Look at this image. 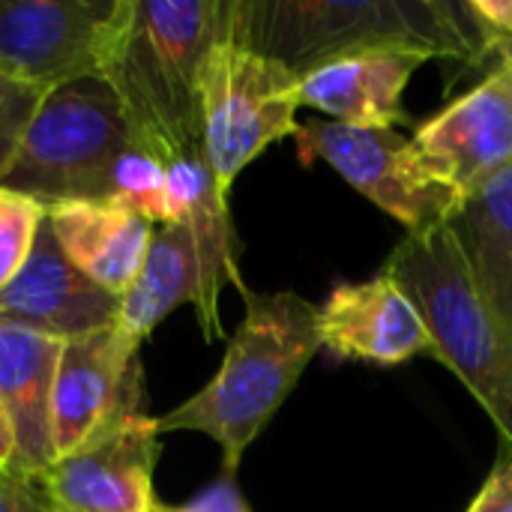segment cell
I'll list each match as a JSON object with an SVG mask.
<instances>
[{
    "label": "cell",
    "mask_w": 512,
    "mask_h": 512,
    "mask_svg": "<svg viewBox=\"0 0 512 512\" xmlns=\"http://www.w3.org/2000/svg\"><path fill=\"white\" fill-rule=\"evenodd\" d=\"M228 36L297 78L366 51L486 60L462 3L447 0H228Z\"/></svg>",
    "instance_id": "obj_1"
},
{
    "label": "cell",
    "mask_w": 512,
    "mask_h": 512,
    "mask_svg": "<svg viewBox=\"0 0 512 512\" xmlns=\"http://www.w3.org/2000/svg\"><path fill=\"white\" fill-rule=\"evenodd\" d=\"M42 93L0 75V180L6 177Z\"/></svg>",
    "instance_id": "obj_21"
},
{
    "label": "cell",
    "mask_w": 512,
    "mask_h": 512,
    "mask_svg": "<svg viewBox=\"0 0 512 512\" xmlns=\"http://www.w3.org/2000/svg\"><path fill=\"white\" fill-rule=\"evenodd\" d=\"M411 144L429 177L462 201L512 165L510 54H501L480 84L420 123Z\"/></svg>",
    "instance_id": "obj_10"
},
{
    "label": "cell",
    "mask_w": 512,
    "mask_h": 512,
    "mask_svg": "<svg viewBox=\"0 0 512 512\" xmlns=\"http://www.w3.org/2000/svg\"><path fill=\"white\" fill-rule=\"evenodd\" d=\"M42 219L39 201L0 186V291L21 273Z\"/></svg>",
    "instance_id": "obj_20"
},
{
    "label": "cell",
    "mask_w": 512,
    "mask_h": 512,
    "mask_svg": "<svg viewBox=\"0 0 512 512\" xmlns=\"http://www.w3.org/2000/svg\"><path fill=\"white\" fill-rule=\"evenodd\" d=\"M423 63L429 57L420 51H366L324 63L300 78V105L348 126H411L402 96Z\"/></svg>",
    "instance_id": "obj_16"
},
{
    "label": "cell",
    "mask_w": 512,
    "mask_h": 512,
    "mask_svg": "<svg viewBox=\"0 0 512 512\" xmlns=\"http://www.w3.org/2000/svg\"><path fill=\"white\" fill-rule=\"evenodd\" d=\"M0 471H3V474L18 477V465H15V441H12V429H9V420H6V411H3V402H0ZM18 480H21V477H18Z\"/></svg>",
    "instance_id": "obj_26"
},
{
    "label": "cell",
    "mask_w": 512,
    "mask_h": 512,
    "mask_svg": "<svg viewBox=\"0 0 512 512\" xmlns=\"http://www.w3.org/2000/svg\"><path fill=\"white\" fill-rule=\"evenodd\" d=\"M300 162H327L354 192L405 225V234L444 228L462 198L429 177L411 138L399 129H366L306 120L297 135Z\"/></svg>",
    "instance_id": "obj_9"
},
{
    "label": "cell",
    "mask_w": 512,
    "mask_h": 512,
    "mask_svg": "<svg viewBox=\"0 0 512 512\" xmlns=\"http://www.w3.org/2000/svg\"><path fill=\"white\" fill-rule=\"evenodd\" d=\"M63 342L0 321V402L15 441L18 477L36 483L57 462L54 378Z\"/></svg>",
    "instance_id": "obj_15"
},
{
    "label": "cell",
    "mask_w": 512,
    "mask_h": 512,
    "mask_svg": "<svg viewBox=\"0 0 512 512\" xmlns=\"http://www.w3.org/2000/svg\"><path fill=\"white\" fill-rule=\"evenodd\" d=\"M198 90L204 153L222 195H228L258 153L297 135L300 78L225 33L204 57Z\"/></svg>",
    "instance_id": "obj_6"
},
{
    "label": "cell",
    "mask_w": 512,
    "mask_h": 512,
    "mask_svg": "<svg viewBox=\"0 0 512 512\" xmlns=\"http://www.w3.org/2000/svg\"><path fill=\"white\" fill-rule=\"evenodd\" d=\"M465 512H512V453L498 450V459Z\"/></svg>",
    "instance_id": "obj_24"
},
{
    "label": "cell",
    "mask_w": 512,
    "mask_h": 512,
    "mask_svg": "<svg viewBox=\"0 0 512 512\" xmlns=\"http://www.w3.org/2000/svg\"><path fill=\"white\" fill-rule=\"evenodd\" d=\"M0 512H54L39 489L27 480L0 471Z\"/></svg>",
    "instance_id": "obj_25"
},
{
    "label": "cell",
    "mask_w": 512,
    "mask_h": 512,
    "mask_svg": "<svg viewBox=\"0 0 512 512\" xmlns=\"http://www.w3.org/2000/svg\"><path fill=\"white\" fill-rule=\"evenodd\" d=\"M384 270L408 291L429 324L441 348V366L489 414L498 450L512 453V339L483 303L450 228L405 234Z\"/></svg>",
    "instance_id": "obj_4"
},
{
    "label": "cell",
    "mask_w": 512,
    "mask_h": 512,
    "mask_svg": "<svg viewBox=\"0 0 512 512\" xmlns=\"http://www.w3.org/2000/svg\"><path fill=\"white\" fill-rule=\"evenodd\" d=\"M135 0H0V75L48 93L108 78Z\"/></svg>",
    "instance_id": "obj_8"
},
{
    "label": "cell",
    "mask_w": 512,
    "mask_h": 512,
    "mask_svg": "<svg viewBox=\"0 0 512 512\" xmlns=\"http://www.w3.org/2000/svg\"><path fill=\"white\" fill-rule=\"evenodd\" d=\"M63 255L99 288L123 297L150 252L153 222L111 201H66L45 210Z\"/></svg>",
    "instance_id": "obj_17"
},
{
    "label": "cell",
    "mask_w": 512,
    "mask_h": 512,
    "mask_svg": "<svg viewBox=\"0 0 512 512\" xmlns=\"http://www.w3.org/2000/svg\"><path fill=\"white\" fill-rule=\"evenodd\" d=\"M465 15L483 39V54L492 63L501 54L512 57V0H462Z\"/></svg>",
    "instance_id": "obj_22"
},
{
    "label": "cell",
    "mask_w": 512,
    "mask_h": 512,
    "mask_svg": "<svg viewBox=\"0 0 512 512\" xmlns=\"http://www.w3.org/2000/svg\"><path fill=\"white\" fill-rule=\"evenodd\" d=\"M117 207H126L138 216H144L147 222H159L168 225V177H165V165L150 156L147 150H138L135 144H129L117 162L111 165L108 174V189L105 198Z\"/></svg>",
    "instance_id": "obj_19"
},
{
    "label": "cell",
    "mask_w": 512,
    "mask_h": 512,
    "mask_svg": "<svg viewBox=\"0 0 512 512\" xmlns=\"http://www.w3.org/2000/svg\"><path fill=\"white\" fill-rule=\"evenodd\" d=\"M228 33V0H135L129 33L108 72L132 144L162 165L204 153L201 66Z\"/></svg>",
    "instance_id": "obj_3"
},
{
    "label": "cell",
    "mask_w": 512,
    "mask_h": 512,
    "mask_svg": "<svg viewBox=\"0 0 512 512\" xmlns=\"http://www.w3.org/2000/svg\"><path fill=\"white\" fill-rule=\"evenodd\" d=\"M447 228L483 303L512 339V165L468 195Z\"/></svg>",
    "instance_id": "obj_18"
},
{
    "label": "cell",
    "mask_w": 512,
    "mask_h": 512,
    "mask_svg": "<svg viewBox=\"0 0 512 512\" xmlns=\"http://www.w3.org/2000/svg\"><path fill=\"white\" fill-rule=\"evenodd\" d=\"M246 288L237 270V234L228 207H210L186 222L159 225L135 285L120 297L117 327L138 345L177 306L192 303L207 342L222 336L219 291Z\"/></svg>",
    "instance_id": "obj_7"
},
{
    "label": "cell",
    "mask_w": 512,
    "mask_h": 512,
    "mask_svg": "<svg viewBox=\"0 0 512 512\" xmlns=\"http://www.w3.org/2000/svg\"><path fill=\"white\" fill-rule=\"evenodd\" d=\"M246 315L234 330L219 372L183 405L156 417L159 435L201 432L222 450V474H237L252 441L294 393L321 351L318 306L294 291L240 288Z\"/></svg>",
    "instance_id": "obj_2"
},
{
    "label": "cell",
    "mask_w": 512,
    "mask_h": 512,
    "mask_svg": "<svg viewBox=\"0 0 512 512\" xmlns=\"http://www.w3.org/2000/svg\"><path fill=\"white\" fill-rule=\"evenodd\" d=\"M321 348L348 363L402 366L414 357L441 363V348L408 291L381 267L366 282H339L318 306Z\"/></svg>",
    "instance_id": "obj_13"
},
{
    "label": "cell",
    "mask_w": 512,
    "mask_h": 512,
    "mask_svg": "<svg viewBox=\"0 0 512 512\" xmlns=\"http://www.w3.org/2000/svg\"><path fill=\"white\" fill-rule=\"evenodd\" d=\"M120 297L90 282L57 246L48 213L21 273L0 291V321L72 342L117 324Z\"/></svg>",
    "instance_id": "obj_14"
},
{
    "label": "cell",
    "mask_w": 512,
    "mask_h": 512,
    "mask_svg": "<svg viewBox=\"0 0 512 512\" xmlns=\"http://www.w3.org/2000/svg\"><path fill=\"white\" fill-rule=\"evenodd\" d=\"M153 512H252L246 504L237 474H219L207 489H201L192 501L186 504H156Z\"/></svg>",
    "instance_id": "obj_23"
},
{
    "label": "cell",
    "mask_w": 512,
    "mask_h": 512,
    "mask_svg": "<svg viewBox=\"0 0 512 512\" xmlns=\"http://www.w3.org/2000/svg\"><path fill=\"white\" fill-rule=\"evenodd\" d=\"M159 429L141 408L123 414L33 486L54 512H153Z\"/></svg>",
    "instance_id": "obj_11"
},
{
    "label": "cell",
    "mask_w": 512,
    "mask_h": 512,
    "mask_svg": "<svg viewBox=\"0 0 512 512\" xmlns=\"http://www.w3.org/2000/svg\"><path fill=\"white\" fill-rule=\"evenodd\" d=\"M138 342L117 324L63 342L54 378L57 459L75 453L123 414L141 408L144 369Z\"/></svg>",
    "instance_id": "obj_12"
},
{
    "label": "cell",
    "mask_w": 512,
    "mask_h": 512,
    "mask_svg": "<svg viewBox=\"0 0 512 512\" xmlns=\"http://www.w3.org/2000/svg\"><path fill=\"white\" fill-rule=\"evenodd\" d=\"M132 144L123 102L108 78H78L42 93L3 189L39 201H102L117 156Z\"/></svg>",
    "instance_id": "obj_5"
}]
</instances>
